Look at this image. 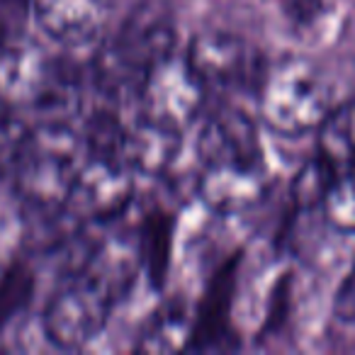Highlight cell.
Instances as JSON below:
<instances>
[{"mask_svg":"<svg viewBox=\"0 0 355 355\" xmlns=\"http://www.w3.org/2000/svg\"><path fill=\"white\" fill-rule=\"evenodd\" d=\"M338 175V168L324 156H316L302 166V171L292 180V200L300 209H309L324 202L331 183Z\"/></svg>","mask_w":355,"mask_h":355,"instance_id":"17","label":"cell"},{"mask_svg":"<svg viewBox=\"0 0 355 355\" xmlns=\"http://www.w3.org/2000/svg\"><path fill=\"white\" fill-rule=\"evenodd\" d=\"M32 129L22 119L0 110V178L12 175Z\"/></svg>","mask_w":355,"mask_h":355,"instance_id":"21","label":"cell"},{"mask_svg":"<svg viewBox=\"0 0 355 355\" xmlns=\"http://www.w3.org/2000/svg\"><path fill=\"white\" fill-rule=\"evenodd\" d=\"M0 103H3V100H0Z\"/></svg>","mask_w":355,"mask_h":355,"instance_id":"24","label":"cell"},{"mask_svg":"<svg viewBox=\"0 0 355 355\" xmlns=\"http://www.w3.org/2000/svg\"><path fill=\"white\" fill-rule=\"evenodd\" d=\"M30 6L37 25L66 46L95 44L110 17L107 0H30Z\"/></svg>","mask_w":355,"mask_h":355,"instance_id":"8","label":"cell"},{"mask_svg":"<svg viewBox=\"0 0 355 355\" xmlns=\"http://www.w3.org/2000/svg\"><path fill=\"white\" fill-rule=\"evenodd\" d=\"M188 334L190 329L185 306L173 302V304H166L156 314V319L151 321L146 334L139 340V350H146V353H173V350L185 348Z\"/></svg>","mask_w":355,"mask_h":355,"instance_id":"15","label":"cell"},{"mask_svg":"<svg viewBox=\"0 0 355 355\" xmlns=\"http://www.w3.org/2000/svg\"><path fill=\"white\" fill-rule=\"evenodd\" d=\"M239 256H234L217 275L212 277L207 287V295L200 306V314L195 326L188 334L185 348L200 350L222 345L224 338H229V304L234 295V275H236Z\"/></svg>","mask_w":355,"mask_h":355,"instance_id":"12","label":"cell"},{"mask_svg":"<svg viewBox=\"0 0 355 355\" xmlns=\"http://www.w3.org/2000/svg\"><path fill=\"white\" fill-rule=\"evenodd\" d=\"M85 161V144L66 122H44L30 132L15 178V195L32 209L66 205L73 180Z\"/></svg>","mask_w":355,"mask_h":355,"instance_id":"1","label":"cell"},{"mask_svg":"<svg viewBox=\"0 0 355 355\" xmlns=\"http://www.w3.org/2000/svg\"><path fill=\"white\" fill-rule=\"evenodd\" d=\"M114 297L98 277L78 272L64 290L56 292L44 311V334L56 348H83L105 329Z\"/></svg>","mask_w":355,"mask_h":355,"instance_id":"3","label":"cell"},{"mask_svg":"<svg viewBox=\"0 0 355 355\" xmlns=\"http://www.w3.org/2000/svg\"><path fill=\"white\" fill-rule=\"evenodd\" d=\"M319 153L338 171L355 161V100L331 110L329 117L321 122Z\"/></svg>","mask_w":355,"mask_h":355,"instance_id":"14","label":"cell"},{"mask_svg":"<svg viewBox=\"0 0 355 355\" xmlns=\"http://www.w3.org/2000/svg\"><path fill=\"white\" fill-rule=\"evenodd\" d=\"M188 64L205 88L261 90L266 69L251 44L229 32H202L190 42Z\"/></svg>","mask_w":355,"mask_h":355,"instance_id":"4","label":"cell"},{"mask_svg":"<svg viewBox=\"0 0 355 355\" xmlns=\"http://www.w3.org/2000/svg\"><path fill=\"white\" fill-rule=\"evenodd\" d=\"M35 290V275L27 266L12 261L0 272V331L27 306Z\"/></svg>","mask_w":355,"mask_h":355,"instance_id":"18","label":"cell"},{"mask_svg":"<svg viewBox=\"0 0 355 355\" xmlns=\"http://www.w3.org/2000/svg\"><path fill=\"white\" fill-rule=\"evenodd\" d=\"M134 193L132 168L124 161L88 156L73 180L66 209L83 222H107L124 212Z\"/></svg>","mask_w":355,"mask_h":355,"instance_id":"6","label":"cell"},{"mask_svg":"<svg viewBox=\"0 0 355 355\" xmlns=\"http://www.w3.org/2000/svg\"><path fill=\"white\" fill-rule=\"evenodd\" d=\"M171 239H173V219L168 214H151L144 229L141 261L146 275L153 287H163L171 261Z\"/></svg>","mask_w":355,"mask_h":355,"instance_id":"16","label":"cell"},{"mask_svg":"<svg viewBox=\"0 0 355 355\" xmlns=\"http://www.w3.org/2000/svg\"><path fill=\"white\" fill-rule=\"evenodd\" d=\"M198 153L205 166L263 161L261 139L251 119L239 110H217L205 119L198 137Z\"/></svg>","mask_w":355,"mask_h":355,"instance_id":"9","label":"cell"},{"mask_svg":"<svg viewBox=\"0 0 355 355\" xmlns=\"http://www.w3.org/2000/svg\"><path fill=\"white\" fill-rule=\"evenodd\" d=\"M22 239H25V214L20 202L0 193V272L12 263Z\"/></svg>","mask_w":355,"mask_h":355,"instance_id":"20","label":"cell"},{"mask_svg":"<svg viewBox=\"0 0 355 355\" xmlns=\"http://www.w3.org/2000/svg\"><path fill=\"white\" fill-rule=\"evenodd\" d=\"M54 69V59L32 42L10 40L0 46V100L35 105Z\"/></svg>","mask_w":355,"mask_h":355,"instance_id":"11","label":"cell"},{"mask_svg":"<svg viewBox=\"0 0 355 355\" xmlns=\"http://www.w3.org/2000/svg\"><path fill=\"white\" fill-rule=\"evenodd\" d=\"M334 90L309 61L287 59L268 71L261 85V117L272 132L297 137L321 127L331 112Z\"/></svg>","mask_w":355,"mask_h":355,"instance_id":"2","label":"cell"},{"mask_svg":"<svg viewBox=\"0 0 355 355\" xmlns=\"http://www.w3.org/2000/svg\"><path fill=\"white\" fill-rule=\"evenodd\" d=\"M334 314L336 319L345 321V324H355V266L340 282L338 292L334 300Z\"/></svg>","mask_w":355,"mask_h":355,"instance_id":"23","label":"cell"},{"mask_svg":"<svg viewBox=\"0 0 355 355\" xmlns=\"http://www.w3.org/2000/svg\"><path fill=\"white\" fill-rule=\"evenodd\" d=\"M277 3L287 20L295 22L297 27L314 25L324 10V0H277Z\"/></svg>","mask_w":355,"mask_h":355,"instance_id":"22","label":"cell"},{"mask_svg":"<svg viewBox=\"0 0 355 355\" xmlns=\"http://www.w3.org/2000/svg\"><path fill=\"white\" fill-rule=\"evenodd\" d=\"M178 148H180V132L141 119L134 129H127L122 161L132 171L146 173V175H161L175 161Z\"/></svg>","mask_w":355,"mask_h":355,"instance_id":"13","label":"cell"},{"mask_svg":"<svg viewBox=\"0 0 355 355\" xmlns=\"http://www.w3.org/2000/svg\"><path fill=\"white\" fill-rule=\"evenodd\" d=\"M268 185L270 175L263 161L219 163V166H205L200 193L212 209L232 214L261 202L268 193Z\"/></svg>","mask_w":355,"mask_h":355,"instance_id":"10","label":"cell"},{"mask_svg":"<svg viewBox=\"0 0 355 355\" xmlns=\"http://www.w3.org/2000/svg\"><path fill=\"white\" fill-rule=\"evenodd\" d=\"M107 46L134 71H148L175 49V17L163 0H141L132 8L124 25Z\"/></svg>","mask_w":355,"mask_h":355,"instance_id":"7","label":"cell"},{"mask_svg":"<svg viewBox=\"0 0 355 355\" xmlns=\"http://www.w3.org/2000/svg\"><path fill=\"white\" fill-rule=\"evenodd\" d=\"M321 205L336 229L355 232V161L338 171Z\"/></svg>","mask_w":355,"mask_h":355,"instance_id":"19","label":"cell"},{"mask_svg":"<svg viewBox=\"0 0 355 355\" xmlns=\"http://www.w3.org/2000/svg\"><path fill=\"white\" fill-rule=\"evenodd\" d=\"M139 103L144 110V119L173 132H183L198 119L202 110L205 83L190 69L188 59L178 61L168 56L148 71Z\"/></svg>","mask_w":355,"mask_h":355,"instance_id":"5","label":"cell"}]
</instances>
